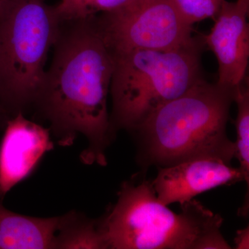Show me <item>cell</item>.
<instances>
[{"label": "cell", "instance_id": "4fadbf2b", "mask_svg": "<svg viewBox=\"0 0 249 249\" xmlns=\"http://www.w3.org/2000/svg\"><path fill=\"white\" fill-rule=\"evenodd\" d=\"M234 102L237 106L235 121L237 140L235 142V157L240 162V169L245 181L249 183V89L242 83L234 89Z\"/></svg>", "mask_w": 249, "mask_h": 249}, {"label": "cell", "instance_id": "5bb4252c", "mask_svg": "<svg viewBox=\"0 0 249 249\" xmlns=\"http://www.w3.org/2000/svg\"><path fill=\"white\" fill-rule=\"evenodd\" d=\"M183 20L193 27L196 22L215 19L225 0H172Z\"/></svg>", "mask_w": 249, "mask_h": 249}, {"label": "cell", "instance_id": "6da1fadb", "mask_svg": "<svg viewBox=\"0 0 249 249\" xmlns=\"http://www.w3.org/2000/svg\"><path fill=\"white\" fill-rule=\"evenodd\" d=\"M32 107L49 124L59 145L71 146L78 135L88 142L84 164H107L106 150L114 134L108 112L114 56L94 18L62 22Z\"/></svg>", "mask_w": 249, "mask_h": 249}, {"label": "cell", "instance_id": "9a60e30c", "mask_svg": "<svg viewBox=\"0 0 249 249\" xmlns=\"http://www.w3.org/2000/svg\"><path fill=\"white\" fill-rule=\"evenodd\" d=\"M236 249H249V227L237 231L235 237Z\"/></svg>", "mask_w": 249, "mask_h": 249}, {"label": "cell", "instance_id": "30bf717a", "mask_svg": "<svg viewBox=\"0 0 249 249\" xmlns=\"http://www.w3.org/2000/svg\"><path fill=\"white\" fill-rule=\"evenodd\" d=\"M68 213L34 217L6 209L0 201V249H56L57 236Z\"/></svg>", "mask_w": 249, "mask_h": 249}, {"label": "cell", "instance_id": "7c38bea8", "mask_svg": "<svg viewBox=\"0 0 249 249\" xmlns=\"http://www.w3.org/2000/svg\"><path fill=\"white\" fill-rule=\"evenodd\" d=\"M139 0H60L55 11L62 22L89 19L128 7Z\"/></svg>", "mask_w": 249, "mask_h": 249}, {"label": "cell", "instance_id": "52a82bcc", "mask_svg": "<svg viewBox=\"0 0 249 249\" xmlns=\"http://www.w3.org/2000/svg\"><path fill=\"white\" fill-rule=\"evenodd\" d=\"M158 168L152 184L159 200L166 206L193 200L217 187L245 181L240 168L219 159H194Z\"/></svg>", "mask_w": 249, "mask_h": 249}, {"label": "cell", "instance_id": "3957f363", "mask_svg": "<svg viewBox=\"0 0 249 249\" xmlns=\"http://www.w3.org/2000/svg\"><path fill=\"white\" fill-rule=\"evenodd\" d=\"M145 178L124 181L98 228L106 249H231L223 218L193 199L173 212Z\"/></svg>", "mask_w": 249, "mask_h": 249}, {"label": "cell", "instance_id": "5b68a950", "mask_svg": "<svg viewBox=\"0 0 249 249\" xmlns=\"http://www.w3.org/2000/svg\"><path fill=\"white\" fill-rule=\"evenodd\" d=\"M62 23L47 0H0V104L9 118L32 107Z\"/></svg>", "mask_w": 249, "mask_h": 249}, {"label": "cell", "instance_id": "9c48e42d", "mask_svg": "<svg viewBox=\"0 0 249 249\" xmlns=\"http://www.w3.org/2000/svg\"><path fill=\"white\" fill-rule=\"evenodd\" d=\"M53 147L49 128L22 113L9 118L0 144V199L27 178Z\"/></svg>", "mask_w": 249, "mask_h": 249}, {"label": "cell", "instance_id": "7a4b0ae2", "mask_svg": "<svg viewBox=\"0 0 249 249\" xmlns=\"http://www.w3.org/2000/svg\"><path fill=\"white\" fill-rule=\"evenodd\" d=\"M234 89L201 78L159 108L133 132L141 164L162 168L203 157L231 163L235 145L227 126Z\"/></svg>", "mask_w": 249, "mask_h": 249}, {"label": "cell", "instance_id": "277c9868", "mask_svg": "<svg viewBox=\"0 0 249 249\" xmlns=\"http://www.w3.org/2000/svg\"><path fill=\"white\" fill-rule=\"evenodd\" d=\"M199 43L172 51L113 53L111 130L133 132L159 108L179 97L202 78Z\"/></svg>", "mask_w": 249, "mask_h": 249}, {"label": "cell", "instance_id": "e0dca14e", "mask_svg": "<svg viewBox=\"0 0 249 249\" xmlns=\"http://www.w3.org/2000/svg\"><path fill=\"white\" fill-rule=\"evenodd\" d=\"M239 1H243V2L248 3V4H249V0H239Z\"/></svg>", "mask_w": 249, "mask_h": 249}, {"label": "cell", "instance_id": "8fae6325", "mask_svg": "<svg viewBox=\"0 0 249 249\" xmlns=\"http://www.w3.org/2000/svg\"><path fill=\"white\" fill-rule=\"evenodd\" d=\"M106 249L98 228V219H91L76 211L68 217L57 236L56 249Z\"/></svg>", "mask_w": 249, "mask_h": 249}, {"label": "cell", "instance_id": "ba28073f", "mask_svg": "<svg viewBox=\"0 0 249 249\" xmlns=\"http://www.w3.org/2000/svg\"><path fill=\"white\" fill-rule=\"evenodd\" d=\"M249 4L224 1L204 41L218 64L217 84L235 88L245 81L249 59Z\"/></svg>", "mask_w": 249, "mask_h": 249}, {"label": "cell", "instance_id": "8992f818", "mask_svg": "<svg viewBox=\"0 0 249 249\" xmlns=\"http://www.w3.org/2000/svg\"><path fill=\"white\" fill-rule=\"evenodd\" d=\"M94 20L112 53L177 50L198 42L172 0H139L120 11L96 16Z\"/></svg>", "mask_w": 249, "mask_h": 249}, {"label": "cell", "instance_id": "2e32d148", "mask_svg": "<svg viewBox=\"0 0 249 249\" xmlns=\"http://www.w3.org/2000/svg\"><path fill=\"white\" fill-rule=\"evenodd\" d=\"M9 119V116L7 115L6 111L1 107V104H0V129L5 127L6 122H7L8 119Z\"/></svg>", "mask_w": 249, "mask_h": 249}]
</instances>
